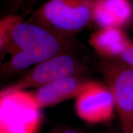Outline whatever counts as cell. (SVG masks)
Listing matches in <instances>:
<instances>
[{"mask_svg":"<svg viewBox=\"0 0 133 133\" xmlns=\"http://www.w3.org/2000/svg\"><path fill=\"white\" fill-rule=\"evenodd\" d=\"M72 37L34 22L22 20L14 26L5 51L4 55L9 54L10 59L3 65V74L11 75L57 55L72 52L75 48Z\"/></svg>","mask_w":133,"mask_h":133,"instance_id":"6da1fadb","label":"cell"},{"mask_svg":"<svg viewBox=\"0 0 133 133\" xmlns=\"http://www.w3.org/2000/svg\"><path fill=\"white\" fill-rule=\"evenodd\" d=\"M95 0H48L33 14L32 22L73 36L92 19Z\"/></svg>","mask_w":133,"mask_h":133,"instance_id":"7a4b0ae2","label":"cell"},{"mask_svg":"<svg viewBox=\"0 0 133 133\" xmlns=\"http://www.w3.org/2000/svg\"><path fill=\"white\" fill-rule=\"evenodd\" d=\"M41 119V109L24 91H1L0 133H36Z\"/></svg>","mask_w":133,"mask_h":133,"instance_id":"3957f363","label":"cell"},{"mask_svg":"<svg viewBox=\"0 0 133 133\" xmlns=\"http://www.w3.org/2000/svg\"><path fill=\"white\" fill-rule=\"evenodd\" d=\"M85 71L86 66L72 52L62 53L35 65L2 91H26L69 76L81 75Z\"/></svg>","mask_w":133,"mask_h":133,"instance_id":"277c9868","label":"cell"},{"mask_svg":"<svg viewBox=\"0 0 133 133\" xmlns=\"http://www.w3.org/2000/svg\"><path fill=\"white\" fill-rule=\"evenodd\" d=\"M114 96L121 130L131 133L133 129V68L117 59H104L100 65Z\"/></svg>","mask_w":133,"mask_h":133,"instance_id":"5b68a950","label":"cell"},{"mask_svg":"<svg viewBox=\"0 0 133 133\" xmlns=\"http://www.w3.org/2000/svg\"><path fill=\"white\" fill-rule=\"evenodd\" d=\"M96 83L81 75H75L44 84L33 90L24 91L33 104L41 109L76 97Z\"/></svg>","mask_w":133,"mask_h":133,"instance_id":"8992f818","label":"cell"},{"mask_svg":"<svg viewBox=\"0 0 133 133\" xmlns=\"http://www.w3.org/2000/svg\"><path fill=\"white\" fill-rule=\"evenodd\" d=\"M115 109V103L110 89L99 82L76 97V114L89 123L107 122L114 116Z\"/></svg>","mask_w":133,"mask_h":133,"instance_id":"52a82bcc","label":"cell"},{"mask_svg":"<svg viewBox=\"0 0 133 133\" xmlns=\"http://www.w3.org/2000/svg\"><path fill=\"white\" fill-rule=\"evenodd\" d=\"M132 41L122 28L101 27L90 35L89 43L104 59H117Z\"/></svg>","mask_w":133,"mask_h":133,"instance_id":"ba28073f","label":"cell"},{"mask_svg":"<svg viewBox=\"0 0 133 133\" xmlns=\"http://www.w3.org/2000/svg\"><path fill=\"white\" fill-rule=\"evenodd\" d=\"M133 19V6L130 0H95L92 19L101 27L123 28Z\"/></svg>","mask_w":133,"mask_h":133,"instance_id":"9c48e42d","label":"cell"},{"mask_svg":"<svg viewBox=\"0 0 133 133\" xmlns=\"http://www.w3.org/2000/svg\"><path fill=\"white\" fill-rule=\"evenodd\" d=\"M22 20H23L22 18L17 15H9L0 21V51L1 57H4L5 51L9 45L14 26Z\"/></svg>","mask_w":133,"mask_h":133,"instance_id":"30bf717a","label":"cell"},{"mask_svg":"<svg viewBox=\"0 0 133 133\" xmlns=\"http://www.w3.org/2000/svg\"><path fill=\"white\" fill-rule=\"evenodd\" d=\"M117 60L126 65L133 68V42L131 43Z\"/></svg>","mask_w":133,"mask_h":133,"instance_id":"8fae6325","label":"cell"},{"mask_svg":"<svg viewBox=\"0 0 133 133\" xmlns=\"http://www.w3.org/2000/svg\"><path fill=\"white\" fill-rule=\"evenodd\" d=\"M13 3H14L16 6H20L21 7L24 6L33 4L34 3H37L40 0H11Z\"/></svg>","mask_w":133,"mask_h":133,"instance_id":"7c38bea8","label":"cell"},{"mask_svg":"<svg viewBox=\"0 0 133 133\" xmlns=\"http://www.w3.org/2000/svg\"><path fill=\"white\" fill-rule=\"evenodd\" d=\"M52 133H84L83 131L76 129L73 128H65L54 131Z\"/></svg>","mask_w":133,"mask_h":133,"instance_id":"4fadbf2b","label":"cell"},{"mask_svg":"<svg viewBox=\"0 0 133 133\" xmlns=\"http://www.w3.org/2000/svg\"><path fill=\"white\" fill-rule=\"evenodd\" d=\"M110 133H124V132L121 130V131H113V132H111Z\"/></svg>","mask_w":133,"mask_h":133,"instance_id":"5bb4252c","label":"cell"},{"mask_svg":"<svg viewBox=\"0 0 133 133\" xmlns=\"http://www.w3.org/2000/svg\"><path fill=\"white\" fill-rule=\"evenodd\" d=\"M131 133H133V129H132V132H131Z\"/></svg>","mask_w":133,"mask_h":133,"instance_id":"9a60e30c","label":"cell"}]
</instances>
